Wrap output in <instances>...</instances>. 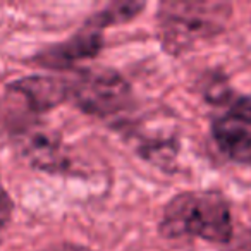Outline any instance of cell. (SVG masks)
Returning a JSON list of instances; mask_svg holds the SVG:
<instances>
[{
  "mask_svg": "<svg viewBox=\"0 0 251 251\" xmlns=\"http://www.w3.org/2000/svg\"><path fill=\"white\" fill-rule=\"evenodd\" d=\"M9 90L23 97L33 110L45 112L69 101L67 79L55 76H26L9 84Z\"/></svg>",
  "mask_w": 251,
  "mask_h": 251,
  "instance_id": "cell-7",
  "label": "cell"
},
{
  "mask_svg": "<svg viewBox=\"0 0 251 251\" xmlns=\"http://www.w3.org/2000/svg\"><path fill=\"white\" fill-rule=\"evenodd\" d=\"M103 29L105 26L98 21L97 16H91L83 28H79L71 38L55 45H49L40 50L33 62L50 71H69L76 69L81 60L93 59L103 49Z\"/></svg>",
  "mask_w": 251,
  "mask_h": 251,
  "instance_id": "cell-5",
  "label": "cell"
},
{
  "mask_svg": "<svg viewBox=\"0 0 251 251\" xmlns=\"http://www.w3.org/2000/svg\"><path fill=\"white\" fill-rule=\"evenodd\" d=\"M16 148L31 167L45 172H64L71 167V158L57 134L47 129H25L18 134Z\"/></svg>",
  "mask_w": 251,
  "mask_h": 251,
  "instance_id": "cell-6",
  "label": "cell"
},
{
  "mask_svg": "<svg viewBox=\"0 0 251 251\" xmlns=\"http://www.w3.org/2000/svg\"><path fill=\"white\" fill-rule=\"evenodd\" d=\"M222 110L212 119V136L217 148L230 160L251 164V97L234 93L227 86L208 95Z\"/></svg>",
  "mask_w": 251,
  "mask_h": 251,
  "instance_id": "cell-4",
  "label": "cell"
},
{
  "mask_svg": "<svg viewBox=\"0 0 251 251\" xmlns=\"http://www.w3.org/2000/svg\"><path fill=\"white\" fill-rule=\"evenodd\" d=\"M42 251H90L86 246H81V244H74V243H59L53 244V246H49Z\"/></svg>",
  "mask_w": 251,
  "mask_h": 251,
  "instance_id": "cell-10",
  "label": "cell"
},
{
  "mask_svg": "<svg viewBox=\"0 0 251 251\" xmlns=\"http://www.w3.org/2000/svg\"><path fill=\"white\" fill-rule=\"evenodd\" d=\"M147 7L145 2H133V0H122V2H112V4L105 5L101 11H98L97 18L100 19L101 25L107 26H115V25H124L129 23L131 19H134L140 14L143 9Z\"/></svg>",
  "mask_w": 251,
  "mask_h": 251,
  "instance_id": "cell-8",
  "label": "cell"
},
{
  "mask_svg": "<svg viewBox=\"0 0 251 251\" xmlns=\"http://www.w3.org/2000/svg\"><path fill=\"white\" fill-rule=\"evenodd\" d=\"M158 229L169 239H196L226 244L232 237V212L222 193L186 191L169 200Z\"/></svg>",
  "mask_w": 251,
  "mask_h": 251,
  "instance_id": "cell-1",
  "label": "cell"
},
{
  "mask_svg": "<svg viewBox=\"0 0 251 251\" xmlns=\"http://www.w3.org/2000/svg\"><path fill=\"white\" fill-rule=\"evenodd\" d=\"M12 212H14V203H12L9 193L0 182V236L4 234L7 226L12 220Z\"/></svg>",
  "mask_w": 251,
  "mask_h": 251,
  "instance_id": "cell-9",
  "label": "cell"
},
{
  "mask_svg": "<svg viewBox=\"0 0 251 251\" xmlns=\"http://www.w3.org/2000/svg\"><path fill=\"white\" fill-rule=\"evenodd\" d=\"M232 16V5L226 2L169 0L157 11L158 38L172 57L193 50L200 43L219 36Z\"/></svg>",
  "mask_w": 251,
  "mask_h": 251,
  "instance_id": "cell-2",
  "label": "cell"
},
{
  "mask_svg": "<svg viewBox=\"0 0 251 251\" xmlns=\"http://www.w3.org/2000/svg\"><path fill=\"white\" fill-rule=\"evenodd\" d=\"M67 79V95L84 114L112 117L133 103V90L121 73L108 67L76 69Z\"/></svg>",
  "mask_w": 251,
  "mask_h": 251,
  "instance_id": "cell-3",
  "label": "cell"
}]
</instances>
